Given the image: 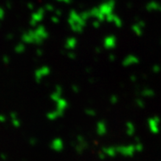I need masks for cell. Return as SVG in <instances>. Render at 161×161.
Masks as SVG:
<instances>
[{
	"instance_id": "obj_1",
	"label": "cell",
	"mask_w": 161,
	"mask_h": 161,
	"mask_svg": "<svg viewBox=\"0 0 161 161\" xmlns=\"http://www.w3.org/2000/svg\"><path fill=\"white\" fill-rule=\"evenodd\" d=\"M49 37V32L43 24L31 26L26 30L21 37V42L27 45L40 46L42 45Z\"/></svg>"
},
{
	"instance_id": "obj_2",
	"label": "cell",
	"mask_w": 161,
	"mask_h": 161,
	"mask_svg": "<svg viewBox=\"0 0 161 161\" xmlns=\"http://www.w3.org/2000/svg\"><path fill=\"white\" fill-rule=\"evenodd\" d=\"M88 18V13H80L75 10H71L67 16V24L73 32L80 33L86 26Z\"/></svg>"
},
{
	"instance_id": "obj_3",
	"label": "cell",
	"mask_w": 161,
	"mask_h": 161,
	"mask_svg": "<svg viewBox=\"0 0 161 161\" xmlns=\"http://www.w3.org/2000/svg\"><path fill=\"white\" fill-rule=\"evenodd\" d=\"M47 8L45 7H40L34 12H32V14L30 16V24L31 26H36L41 24L43 22V20L45 19V15H46Z\"/></svg>"
},
{
	"instance_id": "obj_4",
	"label": "cell",
	"mask_w": 161,
	"mask_h": 161,
	"mask_svg": "<svg viewBox=\"0 0 161 161\" xmlns=\"http://www.w3.org/2000/svg\"><path fill=\"white\" fill-rule=\"evenodd\" d=\"M49 73H50L49 67L47 65H42V66H40V67H39L38 69L36 70V72H35V78L37 80H40L41 79H43L44 77H46V76L49 75Z\"/></svg>"
},
{
	"instance_id": "obj_5",
	"label": "cell",
	"mask_w": 161,
	"mask_h": 161,
	"mask_svg": "<svg viewBox=\"0 0 161 161\" xmlns=\"http://www.w3.org/2000/svg\"><path fill=\"white\" fill-rule=\"evenodd\" d=\"M77 45V40L74 37L67 38L64 41V47L66 49H74Z\"/></svg>"
},
{
	"instance_id": "obj_6",
	"label": "cell",
	"mask_w": 161,
	"mask_h": 161,
	"mask_svg": "<svg viewBox=\"0 0 161 161\" xmlns=\"http://www.w3.org/2000/svg\"><path fill=\"white\" fill-rule=\"evenodd\" d=\"M25 48H26V45L25 44H23V42H20V43H18L16 47H15V48H14V50L16 53L18 54H20V53H23L24 50H25Z\"/></svg>"
},
{
	"instance_id": "obj_7",
	"label": "cell",
	"mask_w": 161,
	"mask_h": 161,
	"mask_svg": "<svg viewBox=\"0 0 161 161\" xmlns=\"http://www.w3.org/2000/svg\"><path fill=\"white\" fill-rule=\"evenodd\" d=\"M4 17H5V10L4 8L0 7V22L4 19Z\"/></svg>"
},
{
	"instance_id": "obj_8",
	"label": "cell",
	"mask_w": 161,
	"mask_h": 161,
	"mask_svg": "<svg viewBox=\"0 0 161 161\" xmlns=\"http://www.w3.org/2000/svg\"><path fill=\"white\" fill-rule=\"evenodd\" d=\"M55 1L58 3H61V4H65V5H68L71 3V0H55Z\"/></svg>"
},
{
	"instance_id": "obj_9",
	"label": "cell",
	"mask_w": 161,
	"mask_h": 161,
	"mask_svg": "<svg viewBox=\"0 0 161 161\" xmlns=\"http://www.w3.org/2000/svg\"><path fill=\"white\" fill-rule=\"evenodd\" d=\"M0 23H1V22H0Z\"/></svg>"
}]
</instances>
